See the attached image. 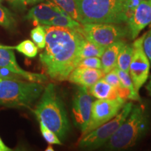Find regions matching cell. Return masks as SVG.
Wrapping results in <instances>:
<instances>
[{"label":"cell","mask_w":151,"mask_h":151,"mask_svg":"<svg viewBox=\"0 0 151 151\" xmlns=\"http://www.w3.org/2000/svg\"><path fill=\"white\" fill-rule=\"evenodd\" d=\"M45 25L56 26V27H62L70 28V29H77L80 27L81 24L80 22L71 18L67 13L62 10L59 15L55 17L48 21Z\"/></svg>","instance_id":"ac0fdd59"},{"label":"cell","mask_w":151,"mask_h":151,"mask_svg":"<svg viewBox=\"0 0 151 151\" xmlns=\"http://www.w3.org/2000/svg\"><path fill=\"white\" fill-rule=\"evenodd\" d=\"M146 34L136 39L132 43L133 53L130 62L129 73L134 87L137 92H139L140 88L148 80L150 72V61L143 48V39Z\"/></svg>","instance_id":"ba28073f"},{"label":"cell","mask_w":151,"mask_h":151,"mask_svg":"<svg viewBox=\"0 0 151 151\" xmlns=\"http://www.w3.org/2000/svg\"><path fill=\"white\" fill-rule=\"evenodd\" d=\"M46 29L45 50L39 58L50 78L67 80L79 62V52L84 37L76 29L43 25Z\"/></svg>","instance_id":"6da1fadb"},{"label":"cell","mask_w":151,"mask_h":151,"mask_svg":"<svg viewBox=\"0 0 151 151\" xmlns=\"http://www.w3.org/2000/svg\"><path fill=\"white\" fill-rule=\"evenodd\" d=\"M76 67H85L101 69V62L99 58H97V57L85 58V59L81 60L78 62Z\"/></svg>","instance_id":"484cf974"},{"label":"cell","mask_w":151,"mask_h":151,"mask_svg":"<svg viewBox=\"0 0 151 151\" xmlns=\"http://www.w3.org/2000/svg\"><path fill=\"white\" fill-rule=\"evenodd\" d=\"M148 117L141 105H133L131 112L105 144L109 150H124L133 146L145 133Z\"/></svg>","instance_id":"5b68a950"},{"label":"cell","mask_w":151,"mask_h":151,"mask_svg":"<svg viewBox=\"0 0 151 151\" xmlns=\"http://www.w3.org/2000/svg\"><path fill=\"white\" fill-rule=\"evenodd\" d=\"M132 107V102L124 104L123 107L116 116L92 130L90 133L81 137L78 141V146L84 149H96L104 146L111 136L129 116Z\"/></svg>","instance_id":"8992f818"},{"label":"cell","mask_w":151,"mask_h":151,"mask_svg":"<svg viewBox=\"0 0 151 151\" xmlns=\"http://www.w3.org/2000/svg\"><path fill=\"white\" fill-rule=\"evenodd\" d=\"M46 29L43 25H37L30 32L32 41L38 48L43 49L46 46Z\"/></svg>","instance_id":"603a6c76"},{"label":"cell","mask_w":151,"mask_h":151,"mask_svg":"<svg viewBox=\"0 0 151 151\" xmlns=\"http://www.w3.org/2000/svg\"><path fill=\"white\" fill-rule=\"evenodd\" d=\"M9 1L16 8H21L26 5L25 0H9Z\"/></svg>","instance_id":"f1b7e54d"},{"label":"cell","mask_w":151,"mask_h":151,"mask_svg":"<svg viewBox=\"0 0 151 151\" xmlns=\"http://www.w3.org/2000/svg\"><path fill=\"white\" fill-rule=\"evenodd\" d=\"M125 104L122 99H98L92 103L91 117L86 130L81 137L90 133L92 130L108 122L118 114Z\"/></svg>","instance_id":"9c48e42d"},{"label":"cell","mask_w":151,"mask_h":151,"mask_svg":"<svg viewBox=\"0 0 151 151\" xmlns=\"http://www.w3.org/2000/svg\"><path fill=\"white\" fill-rule=\"evenodd\" d=\"M21 79L0 78V105L28 108L42 94V83Z\"/></svg>","instance_id":"277c9868"},{"label":"cell","mask_w":151,"mask_h":151,"mask_svg":"<svg viewBox=\"0 0 151 151\" xmlns=\"http://www.w3.org/2000/svg\"><path fill=\"white\" fill-rule=\"evenodd\" d=\"M76 29L88 41L105 48L127 35V29L111 23L81 24Z\"/></svg>","instance_id":"52a82bcc"},{"label":"cell","mask_w":151,"mask_h":151,"mask_svg":"<svg viewBox=\"0 0 151 151\" xmlns=\"http://www.w3.org/2000/svg\"><path fill=\"white\" fill-rule=\"evenodd\" d=\"M104 75L102 69L76 67L70 73L67 80L79 86L88 88L100 78H103Z\"/></svg>","instance_id":"5bb4252c"},{"label":"cell","mask_w":151,"mask_h":151,"mask_svg":"<svg viewBox=\"0 0 151 151\" xmlns=\"http://www.w3.org/2000/svg\"><path fill=\"white\" fill-rule=\"evenodd\" d=\"M39 125H40V130L44 139L48 142L49 144H56L62 145V142L60 139L58 138L53 132L51 131L50 129L43 123L42 122L39 121Z\"/></svg>","instance_id":"d4e9b609"},{"label":"cell","mask_w":151,"mask_h":151,"mask_svg":"<svg viewBox=\"0 0 151 151\" xmlns=\"http://www.w3.org/2000/svg\"><path fill=\"white\" fill-rule=\"evenodd\" d=\"M43 1V0H25V2L26 4H35Z\"/></svg>","instance_id":"1f68e13d"},{"label":"cell","mask_w":151,"mask_h":151,"mask_svg":"<svg viewBox=\"0 0 151 151\" xmlns=\"http://www.w3.org/2000/svg\"><path fill=\"white\" fill-rule=\"evenodd\" d=\"M116 70L118 73L119 78H120V83L124 89L127 90L130 93V99L134 100V101H140V97L139 95V92L136 91L134 87L133 82H132L131 77L129 74V73H127L126 71H122L121 69L116 67Z\"/></svg>","instance_id":"ffe728a7"},{"label":"cell","mask_w":151,"mask_h":151,"mask_svg":"<svg viewBox=\"0 0 151 151\" xmlns=\"http://www.w3.org/2000/svg\"><path fill=\"white\" fill-rule=\"evenodd\" d=\"M34 113L39 121L42 122L60 139H65L69 130V122L65 105L53 83L45 87Z\"/></svg>","instance_id":"7a4b0ae2"},{"label":"cell","mask_w":151,"mask_h":151,"mask_svg":"<svg viewBox=\"0 0 151 151\" xmlns=\"http://www.w3.org/2000/svg\"><path fill=\"white\" fill-rule=\"evenodd\" d=\"M92 97L88 88L78 86L73 99L72 118L75 125L82 133L88 127L91 117Z\"/></svg>","instance_id":"30bf717a"},{"label":"cell","mask_w":151,"mask_h":151,"mask_svg":"<svg viewBox=\"0 0 151 151\" xmlns=\"http://www.w3.org/2000/svg\"><path fill=\"white\" fill-rule=\"evenodd\" d=\"M0 68L8 69L11 72L21 76L24 80L39 83H44L47 81V76L41 73H32L22 69L16 61L14 52L10 46L0 45Z\"/></svg>","instance_id":"8fae6325"},{"label":"cell","mask_w":151,"mask_h":151,"mask_svg":"<svg viewBox=\"0 0 151 151\" xmlns=\"http://www.w3.org/2000/svg\"><path fill=\"white\" fill-rule=\"evenodd\" d=\"M132 53H133V44L132 43H124L119 52L118 60H117L116 67L122 71H126L127 73H129Z\"/></svg>","instance_id":"d6986e66"},{"label":"cell","mask_w":151,"mask_h":151,"mask_svg":"<svg viewBox=\"0 0 151 151\" xmlns=\"http://www.w3.org/2000/svg\"><path fill=\"white\" fill-rule=\"evenodd\" d=\"M64 11L67 13L71 18L79 22V17L77 11L76 0H52Z\"/></svg>","instance_id":"7402d4cb"},{"label":"cell","mask_w":151,"mask_h":151,"mask_svg":"<svg viewBox=\"0 0 151 151\" xmlns=\"http://www.w3.org/2000/svg\"><path fill=\"white\" fill-rule=\"evenodd\" d=\"M88 91L92 97L98 99H120L116 88L108 83L104 78H100L95 83L89 87Z\"/></svg>","instance_id":"2e32d148"},{"label":"cell","mask_w":151,"mask_h":151,"mask_svg":"<svg viewBox=\"0 0 151 151\" xmlns=\"http://www.w3.org/2000/svg\"><path fill=\"white\" fill-rule=\"evenodd\" d=\"M105 49V47L88 41L84 38L79 52V62L85 58H92V57H97L100 58L104 52Z\"/></svg>","instance_id":"e0dca14e"},{"label":"cell","mask_w":151,"mask_h":151,"mask_svg":"<svg viewBox=\"0 0 151 151\" xmlns=\"http://www.w3.org/2000/svg\"><path fill=\"white\" fill-rule=\"evenodd\" d=\"M62 11V9L54 2L46 1V2L39 4L30 9L26 16V18L33 21L35 24L45 25Z\"/></svg>","instance_id":"4fadbf2b"},{"label":"cell","mask_w":151,"mask_h":151,"mask_svg":"<svg viewBox=\"0 0 151 151\" xmlns=\"http://www.w3.org/2000/svg\"><path fill=\"white\" fill-rule=\"evenodd\" d=\"M46 151H49V150L53 151L54 150H53V148H52V147L51 146H48V148H47L46 149Z\"/></svg>","instance_id":"d6a6232c"},{"label":"cell","mask_w":151,"mask_h":151,"mask_svg":"<svg viewBox=\"0 0 151 151\" xmlns=\"http://www.w3.org/2000/svg\"><path fill=\"white\" fill-rule=\"evenodd\" d=\"M11 150H12V149L7 146L6 145H5V143L3 142L2 139H1V137H0V151H11Z\"/></svg>","instance_id":"f546056e"},{"label":"cell","mask_w":151,"mask_h":151,"mask_svg":"<svg viewBox=\"0 0 151 151\" xmlns=\"http://www.w3.org/2000/svg\"><path fill=\"white\" fill-rule=\"evenodd\" d=\"M146 89L147 90V92H148L149 95L151 96V76L150 77V79H149L148 83L146 85Z\"/></svg>","instance_id":"4dcf8cb0"},{"label":"cell","mask_w":151,"mask_h":151,"mask_svg":"<svg viewBox=\"0 0 151 151\" xmlns=\"http://www.w3.org/2000/svg\"><path fill=\"white\" fill-rule=\"evenodd\" d=\"M127 22L129 35L132 39H134L151 23V1L142 0Z\"/></svg>","instance_id":"7c38bea8"},{"label":"cell","mask_w":151,"mask_h":151,"mask_svg":"<svg viewBox=\"0 0 151 151\" xmlns=\"http://www.w3.org/2000/svg\"><path fill=\"white\" fill-rule=\"evenodd\" d=\"M10 48L13 50L16 49L17 51L29 58H35L38 53V47L33 41L30 40H24L17 46H10Z\"/></svg>","instance_id":"44dd1931"},{"label":"cell","mask_w":151,"mask_h":151,"mask_svg":"<svg viewBox=\"0 0 151 151\" xmlns=\"http://www.w3.org/2000/svg\"><path fill=\"white\" fill-rule=\"evenodd\" d=\"M0 1H1V0H0Z\"/></svg>","instance_id":"d590c367"},{"label":"cell","mask_w":151,"mask_h":151,"mask_svg":"<svg viewBox=\"0 0 151 151\" xmlns=\"http://www.w3.org/2000/svg\"><path fill=\"white\" fill-rule=\"evenodd\" d=\"M16 21L11 13L6 7L0 4V25L7 29H12Z\"/></svg>","instance_id":"cb8c5ba5"},{"label":"cell","mask_w":151,"mask_h":151,"mask_svg":"<svg viewBox=\"0 0 151 151\" xmlns=\"http://www.w3.org/2000/svg\"><path fill=\"white\" fill-rule=\"evenodd\" d=\"M143 48L151 64V29L146 34L143 42Z\"/></svg>","instance_id":"83f0119b"},{"label":"cell","mask_w":151,"mask_h":151,"mask_svg":"<svg viewBox=\"0 0 151 151\" xmlns=\"http://www.w3.org/2000/svg\"><path fill=\"white\" fill-rule=\"evenodd\" d=\"M142 0H124V12H125L126 22L128 20L136 8Z\"/></svg>","instance_id":"4316f807"},{"label":"cell","mask_w":151,"mask_h":151,"mask_svg":"<svg viewBox=\"0 0 151 151\" xmlns=\"http://www.w3.org/2000/svg\"><path fill=\"white\" fill-rule=\"evenodd\" d=\"M149 1H151V0H149Z\"/></svg>","instance_id":"836d02e7"},{"label":"cell","mask_w":151,"mask_h":151,"mask_svg":"<svg viewBox=\"0 0 151 151\" xmlns=\"http://www.w3.org/2000/svg\"><path fill=\"white\" fill-rule=\"evenodd\" d=\"M0 78H1V76H0Z\"/></svg>","instance_id":"e575fe53"},{"label":"cell","mask_w":151,"mask_h":151,"mask_svg":"<svg viewBox=\"0 0 151 151\" xmlns=\"http://www.w3.org/2000/svg\"><path fill=\"white\" fill-rule=\"evenodd\" d=\"M124 43L125 41L121 39L111 43L106 48L104 52L101 57V69L104 73H108L116 67L119 52Z\"/></svg>","instance_id":"9a60e30c"},{"label":"cell","mask_w":151,"mask_h":151,"mask_svg":"<svg viewBox=\"0 0 151 151\" xmlns=\"http://www.w3.org/2000/svg\"><path fill=\"white\" fill-rule=\"evenodd\" d=\"M81 24L126 22L124 0H76Z\"/></svg>","instance_id":"3957f363"}]
</instances>
